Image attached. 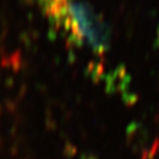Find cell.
<instances>
[{"label": "cell", "instance_id": "6da1fadb", "mask_svg": "<svg viewBox=\"0 0 159 159\" xmlns=\"http://www.w3.org/2000/svg\"><path fill=\"white\" fill-rule=\"evenodd\" d=\"M50 22L61 31L71 44L86 47L102 54L109 49L111 31L92 5L86 0H50L41 5Z\"/></svg>", "mask_w": 159, "mask_h": 159}, {"label": "cell", "instance_id": "7a4b0ae2", "mask_svg": "<svg viewBox=\"0 0 159 159\" xmlns=\"http://www.w3.org/2000/svg\"><path fill=\"white\" fill-rule=\"evenodd\" d=\"M48 1H50V0H39L40 5H42V3H44V2H48Z\"/></svg>", "mask_w": 159, "mask_h": 159}]
</instances>
